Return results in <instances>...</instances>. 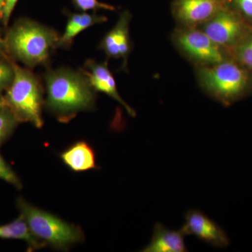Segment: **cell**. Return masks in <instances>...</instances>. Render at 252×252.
Returning a JSON list of instances; mask_svg holds the SVG:
<instances>
[{
  "label": "cell",
  "instance_id": "1",
  "mask_svg": "<svg viewBox=\"0 0 252 252\" xmlns=\"http://www.w3.org/2000/svg\"><path fill=\"white\" fill-rule=\"evenodd\" d=\"M45 81L46 108L59 122H69L79 112L94 108V91L84 73L60 68L49 71Z\"/></svg>",
  "mask_w": 252,
  "mask_h": 252
},
{
  "label": "cell",
  "instance_id": "2",
  "mask_svg": "<svg viewBox=\"0 0 252 252\" xmlns=\"http://www.w3.org/2000/svg\"><path fill=\"white\" fill-rule=\"evenodd\" d=\"M194 71L201 90L225 107L252 94V72L233 59Z\"/></svg>",
  "mask_w": 252,
  "mask_h": 252
},
{
  "label": "cell",
  "instance_id": "3",
  "mask_svg": "<svg viewBox=\"0 0 252 252\" xmlns=\"http://www.w3.org/2000/svg\"><path fill=\"white\" fill-rule=\"evenodd\" d=\"M59 37L51 28L25 20L11 28L6 38L10 52L29 67L46 63Z\"/></svg>",
  "mask_w": 252,
  "mask_h": 252
},
{
  "label": "cell",
  "instance_id": "4",
  "mask_svg": "<svg viewBox=\"0 0 252 252\" xmlns=\"http://www.w3.org/2000/svg\"><path fill=\"white\" fill-rule=\"evenodd\" d=\"M17 207L32 235L46 247L65 250L84 240V233L79 227L31 205L24 199H18Z\"/></svg>",
  "mask_w": 252,
  "mask_h": 252
},
{
  "label": "cell",
  "instance_id": "5",
  "mask_svg": "<svg viewBox=\"0 0 252 252\" xmlns=\"http://www.w3.org/2000/svg\"><path fill=\"white\" fill-rule=\"evenodd\" d=\"M14 77L7 88L5 104L18 121L31 123L35 127H42V92L39 81L28 69L13 64Z\"/></svg>",
  "mask_w": 252,
  "mask_h": 252
},
{
  "label": "cell",
  "instance_id": "6",
  "mask_svg": "<svg viewBox=\"0 0 252 252\" xmlns=\"http://www.w3.org/2000/svg\"><path fill=\"white\" fill-rule=\"evenodd\" d=\"M176 49L195 67L213 65L232 59L228 50L217 45L199 28L176 27L171 34Z\"/></svg>",
  "mask_w": 252,
  "mask_h": 252
},
{
  "label": "cell",
  "instance_id": "7",
  "mask_svg": "<svg viewBox=\"0 0 252 252\" xmlns=\"http://www.w3.org/2000/svg\"><path fill=\"white\" fill-rule=\"evenodd\" d=\"M212 41L230 52L251 28L228 6L198 28Z\"/></svg>",
  "mask_w": 252,
  "mask_h": 252
},
{
  "label": "cell",
  "instance_id": "8",
  "mask_svg": "<svg viewBox=\"0 0 252 252\" xmlns=\"http://www.w3.org/2000/svg\"><path fill=\"white\" fill-rule=\"evenodd\" d=\"M225 6V0H173L171 11L177 27L198 28Z\"/></svg>",
  "mask_w": 252,
  "mask_h": 252
},
{
  "label": "cell",
  "instance_id": "9",
  "mask_svg": "<svg viewBox=\"0 0 252 252\" xmlns=\"http://www.w3.org/2000/svg\"><path fill=\"white\" fill-rule=\"evenodd\" d=\"M181 228L186 235H195L215 248H224L230 244L224 230L198 210H190L186 213L185 224Z\"/></svg>",
  "mask_w": 252,
  "mask_h": 252
},
{
  "label": "cell",
  "instance_id": "10",
  "mask_svg": "<svg viewBox=\"0 0 252 252\" xmlns=\"http://www.w3.org/2000/svg\"><path fill=\"white\" fill-rule=\"evenodd\" d=\"M131 15L128 11L121 14L117 24L103 38L99 48L104 51L109 59L124 61V66L127 65V58L130 54L132 45L130 36Z\"/></svg>",
  "mask_w": 252,
  "mask_h": 252
},
{
  "label": "cell",
  "instance_id": "11",
  "mask_svg": "<svg viewBox=\"0 0 252 252\" xmlns=\"http://www.w3.org/2000/svg\"><path fill=\"white\" fill-rule=\"evenodd\" d=\"M83 73L94 91L107 94L122 104L131 117H135V111L126 103L119 94L115 79L109 70L107 63H99L89 60L86 63L85 69Z\"/></svg>",
  "mask_w": 252,
  "mask_h": 252
},
{
  "label": "cell",
  "instance_id": "12",
  "mask_svg": "<svg viewBox=\"0 0 252 252\" xmlns=\"http://www.w3.org/2000/svg\"><path fill=\"white\" fill-rule=\"evenodd\" d=\"M186 234L182 228L170 230L160 223L154 225L153 235L150 243L142 249L143 252H185Z\"/></svg>",
  "mask_w": 252,
  "mask_h": 252
},
{
  "label": "cell",
  "instance_id": "13",
  "mask_svg": "<svg viewBox=\"0 0 252 252\" xmlns=\"http://www.w3.org/2000/svg\"><path fill=\"white\" fill-rule=\"evenodd\" d=\"M61 158L66 166L74 172H86L96 167L94 149L85 141L72 144L61 154Z\"/></svg>",
  "mask_w": 252,
  "mask_h": 252
},
{
  "label": "cell",
  "instance_id": "14",
  "mask_svg": "<svg viewBox=\"0 0 252 252\" xmlns=\"http://www.w3.org/2000/svg\"><path fill=\"white\" fill-rule=\"evenodd\" d=\"M106 21L107 18L104 16L89 14L86 12L71 15L68 18L67 26L63 35L59 37L58 46L67 47L70 46L73 39L80 34L81 32L94 25L99 24Z\"/></svg>",
  "mask_w": 252,
  "mask_h": 252
},
{
  "label": "cell",
  "instance_id": "15",
  "mask_svg": "<svg viewBox=\"0 0 252 252\" xmlns=\"http://www.w3.org/2000/svg\"><path fill=\"white\" fill-rule=\"evenodd\" d=\"M0 238L23 240L32 250L46 247L32 235L26 220L21 215L11 223L0 226Z\"/></svg>",
  "mask_w": 252,
  "mask_h": 252
},
{
  "label": "cell",
  "instance_id": "16",
  "mask_svg": "<svg viewBox=\"0 0 252 252\" xmlns=\"http://www.w3.org/2000/svg\"><path fill=\"white\" fill-rule=\"evenodd\" d=\"M232 59L252 72V28L230 51Z\"/></svg>",
  "mask_w": 252,
  "mask_h": 252
},
{
  "label": "cell",
  "instance_id": "17",
  "mask_svg": "<svg viewBox=\"0 0 252 252\" xmlns=\"http://www.w3.org/2000/svg\"><path fill=\"white\" fill-rule=\"evenodd\" d=\"M18 122L17 117L7 106L0 109V144L11 135Z\"/></svg>",
  "mask_w": 252,
  "mask_h": 252
},
{
  "label": "cell",
  "instance_id": "18",
  "mask_svg": "<svg viewBox=\"0 0 252 252\" xmlns=\"http://www.w3.org/2000/svg\"><path fill=\"white\" fill-rule=\"evenodd\" d=\"M225 4L252 28V0H225Z\"/></svg>",
  "mask_w": 252,
  "mask_h": 252
},
{
  "label": "cell",
  "instance_id": "19",
  "mask_svg": "<svg viewBox=\"0 0 252 252\" xmlns=\"http://www.w3.org/2000/svg\"><path fill=\"white\" fill-rule=\"evenodd\" d=\"M0 180L14 186L16 188H22L21 180L11 167L8 165L7 162L5 161L1 154H0Z\"/></svg>",
  "mask_w": 252,
  "mask_h": 252
},
{
  "label": "cell",
  "instance_id": "20",
  "mask_svg": "<svg viewBox=\"0 0 252 252\" xmlns=\"http://www.w3.org/2000/svg\"><path fill=\"white\" fill-rule=\"evenodd\" d=\"M14 77V69L13 65L0 62V92L9 87Z\"/></svg>",
  "mask_w": 252,
  "mask_h": 252
},
{
  "label": "cell",
  "instance_id": "21",
  "mask_svg": "<svg viewBox=\"0 0 252 252\" xmlns=\"http://www.w3.org/2000/svg\"><path fill=\"white\" fill-rule=\"evenodd\" d=\"M76 4L82 11H89L93 9L114 10L115 8L111 5L99 2L97 0H74Z\"/></svg>",
  "mask_w": 252,
  "mask_h": 252
},
{
  "label": "cell",
  "instance_id": "22",
  "mask_svg": "<svg viewBox=\"0 0 252 252\" xmlns=\"http://www.w3.org/2000/svg\"><path fill=\"white\" fill-rule=\"evenodd\" d=\"M18 0H6V4H5L4 12H3V22L4 25H7L9 22V18L11 17V14L17 3Z\"/></svg>",
  "mask_w": 252,
  "mask_h": 252
},
{
  "label": "cell",
  "instance_id": "23",
  "mask_svg": "<svg viewBox=\"0 0 252 252\" xmlns=\"http://www.w3.org/2000/svg\"><path fill=\"white\" fill-rule=\"evenodd\" d=\"M6 0H0V18L2 19Z\"/></svg>",
  "mask_w": 252,
  "mask_h": 252
},
{
  "label": "cell",
  "instance_id": "24",
  "mask_svg": "<svg viewBox=\"0 0 252 252\" xmlns=\"http://www.w3.org/2000/svg\"><path fill=\"white\" fill-rule=\"evenodd\" d=\"M5 105H6V104H5L4 99L2 98V97L0 96V109L2 108L3 107H4Z\"/></svg>",
  "mask_w": 252,
  "mask_h": 252
}]
</instances>
